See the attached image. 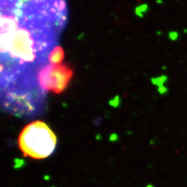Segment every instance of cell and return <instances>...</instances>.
Masks as SVG:
<instances>
[{"mask_svg": "<svg viewBox=\"0 0 187 187\" xmlns=\"http://www.w3.org/2000/svg\"><path fill=\"white\" fill-rule=\"evenodd\" d=\"M57 138L56 134L45 123L40 121L27 125L21 132L18 145L24 156L41 159L54 153Z\"/></svg>", "mask_w": 187, "mask_h": 187, "instance_id": "6da1fadb", "label": "cell"}, {"mask_svg": "<svg viewBox=\"0 0 187 187\" xmlns=\"http://www.w3.org/2000/svg\"><path fill=\"white\" fill-rule=\"evenodd\" d=\"M73 71L66 64H48L37 75L40 87L44 91L59 94L67 87Z\"/></svg>", "mask_w": 187, "mask_h": 187, "instance_id": "7a4b0ae2", "label": "cell"}, {"mask_svg": "<svg viewBox=\"0 0 187 187\" xmlns=\"http://www.w3.org/2000/svg\"><path fill=\"white\" fill-rule=\"evenodd\" d=\"M64 52L62 49L60 47L55 48L49 57V62L54 64H59L63 59Z\"/></svg>", "mask_w": 187, "mask_h": 187, "instance_id": "3957f363", "label": "cell"}, {"mask_svg": "<svg viewBox=\"0 0 187 187\" xmlns=\"http://www.w3.org/2000/svg\"><path fill=\"white\" fill-rule=\"evenodd\" d=\"M166 80V77L164 76H161L159 78H155V79H153V80H155V82H153L154 84H157V85H163L165 80Z\"/></svg>", "mask_w": 187, "mask_h": 187, "instance_id": "277c9868", "label": "cell"}, {"mask_svg": "<svg viewBox=\"0 0 187 187\" xmlns=\"http://www.w3.org/2000/svg\"><path fill=\"white\" fill-rule=\"evenodd\" d=\"M169 37L171 40H175L178 37V34L176 32H170L169 33Z\"/></svg>", "mask_w": 187, "mask_h": 187, "instance_id": "5b68a950", "label": "cell"}]
</instances>
